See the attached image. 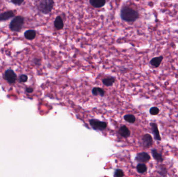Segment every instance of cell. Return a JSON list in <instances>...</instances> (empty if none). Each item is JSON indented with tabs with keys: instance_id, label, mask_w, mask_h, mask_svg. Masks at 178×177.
I'll use <instances>...</instances> for the list:
<instances>
[{
	"instance_id": "1",
	"label": "cell",
	"mask_w": 178,
	"mask_h": 177,
	"mask_svg": "<svg viewBox=\"0 0 178 177\" xmlns=\"http://www.w3.org/2000/svg\"><path fill=\"white\" fill-rule=\"evenodd\" d=\"M120 17L122 20L127 22H134L138 19L139 14L136 10L128 6H124L120 11Z\"/></svg>"
},
{
	"instance_id": "2",
	"label": "cell",
	"mask_w": 178,
	"mask_h": 177,
	"mask_svg": "<svg viewBox=\"0 0 178 177\" xmlns=\"http://www.w3.org/2000/svg\"><path fill=\"white\" fill-rule=\"evenodd\" d=\"M54 4L53 0H39L37 8L43 14H48L51 12Z\"/></svg>"
},
{
	"instance_id": "3",
	"label": "cell",
	"mask_w": 178,
	"mask_h": 177,
	"mask_svg": "<svg viewBox=\"0 0 178 177\" xmlns=\"http://www.w3.org/2000/svg\"><path fill=\"white\" fill-rule=\"evenodd\" d=\"M24 24V19L22 16H17L10 22V30L15 32H19L22 29Z\"/></svg>"
},
{
	"instance_id": "4",
	"label": "cell",
	"mask_w": 178,
	"mask_h": 177,
	"mask_svg": "<svg viewBox=\"0 0 178 177\" xmlns=\"http://www.w3.org/2000/svg\"><path fill=\"white\" fill-rule=\"evenodd\" d=\"M90 125L92 128L96 131H103L107 127V123L98 121L96 119H92L89 121Z\"/></svg>"
},
{
	"instance_id": "5",
	"label": "cell",
	"mask_w": 178,
	"mask_h": 177,
	"mask_svg": "<svg viewBox=\"0 0 178 177\" xmlns=\"http://www.w3.org/2000/svg\"><path fill=\"white\" fill-rule=\"evenodd\" d=\"M150 159V155L145 152L138 153L135 159V160L139 163H147Z\"/></svg>"
},
{
	"instance_id": "6",
	"label": "cell",
	"mask_w": 178,
	"mask_h": 177,
	"mask_svg": "<svg viewBox=\"0 0 178 177\" xmlns=\"http://www.w3.org/2000/svg\"><path fill=\"white\" fill-rule=\"evenodd\" d=\"M16 74L12 70L8 69L6 71L4 74V79L8 83H13L16 80Z\"/></svg>"
},
{
	"instance_id": "7",
	"label": "cell",
	"mask_w": 178,
	"mask_h": 177,
	"mask_svg": "<svg viewBox=\"0 0 178 177\" xmlns=\"http://www.w3.org/2000/svg\"><path fill=\"white\" fill-rule=\"evenodd\" d=\"M142 142L144 148H148L152 145L153 142L152 137L150 134L146 133L142 137Z\"/></svg>"
},
{
	"instance_id": "8",
	"label": "cell",
	"mask_w": 178,
	"mask_h": 177,
	"mask_svg": "<svg viewBox=\"0 0 178 177\" xmlns=\"http://www.w3.org/2000/svg\"><path fill=\"white\" fill-rule=\"evenodd\" d=\"M150 127L152 129L153 134L154 136V139L156 140L161 141L162 138L160 137V133L158 130V126L155 123H151L150 124Z\"/></svg>"
},
{
	"instance_id": "9",
	"label": "cell",
	"mask_w": 178,
	"mask_h": 177,
	"mask_svg": "<svg viewBox=\"0 0 178 177\" xmlns=\"http://www.w3.org/2000/svg\"><path fill=\"white\" fill-rule=\"evenodd\" d=\"M15 16L13 11H7L0 14V21L8 20Z\"/></svg>"
},
{
	"instance_id": "10",
	"label": "cell",
	"mask_w": 178,
	"mask_h": 177,
	"mask_svg": "<svg viewBox=\"0 0 178 177\" xmlns=\"http://www.w3.org/2000/svg\"><path fill=\"white\" fill-rule=\"evenodd\" d=\"M163 59V56L156 57L152 59L150 61V63L152 66L155 68H158L160 66Z\"/></svg>"
},
{
	"instance_id": "11",
	"label": "cell",
	"mask_w": 178,
	"mask_h": 177,
	"mask_svg": "<svg viewBox=\"0 0 178 177\" xmlns=\"http://www.w3.org/2000/svg\"><path fill=\"white\" fill-rule=\"evenodd\" d=\"M64 22L60 16H57L54 21V26L57 30H61L64 28Z\"/></svg>"
},
{
	"instance_id": "12",
	"label": "cell",
	"mask_w": 178,
	"mask_h": 177,
	"mask_svg": "<svg viewBox=\"0 0 178 177\" xmlns=\"http://www.w3.org/2000/svg\"><path fill=\"white\" fill-rule=\"evenodd\" d=\"M90 3L92 6L95 8H100L106 3V0H90Z\"/></svg>"
},
{
	"instance_id": "13",
	"label": "cell",
	"mask_w": 178,
	"mask_h": 177,
	"mask_svg": "<svg viewBox=\"0 0 178 177\" xmlns=\"http://www.w3.org/2000/svg\"><path fill=\"white\" fill-rule=\"evenodd\" d=\"M118 132L122 137L124 138H127L130 136V131H129L128 127L124 125L120 127Z\"/></svg>"
},
{
	"instance_id": "14",
	"label": "cell",
	"mask_w": 178,
	"mask_h": 177,
	"mask_svg": "<svg viewBox=\"0 0 178 177\" xmlns=\"http://www.w3.org/2000/svg\"><path fill=\"white\" fill-rule=\"evenodd\" d=\"M152 154L153 157L157 162L162 163L164 161V159L162 157V154H160L158 152V151L156 149L152 150Z\"/></svg>"
},
{
	"instance_id": "15",
	"label": "cell",
	"mask_w": 178,
	"mask_h": 177,
	"mask_svg": "<svg viewBox=\"0 0 178 177\" xmlns=\"http://www.w3.org/2000/svg\"><path fill=\"white\" fill-rule=\"evenodd\" d=\"M25 37L29 40H32L36 36V32L34 30L27 31L24 33Z\"/></svg>"
},
{
	"instance_id": "16",
	"label": "cell",
	"mask_w": 178,
	"mask_h": 177,
	"mask_svg": "<svg viewBox=\"0 0 178 177\" xmlns=\"http://www.w3.org/2000/svg\"><path fill=\"white\" fill-rule=\"evenodd\" d=\"M92 93V94L94 96H101L103 97L105 95V91L104 90L99 87H95L94 88H93Z\"/></svg>"
},
{
	"instance_id": "17",
	"label": "cell",
	"mask_w": 178,
	"mask_h": 177,
	"mask_svg": "<svg viewBox=\"0 0 178 177\" xmlns=\"http://www.w3.org/2000/svg\"><path fill=\"white\" fill-rule=\"evenodd\" d=\"M115 81V79L114 77H108V78L103 79L102 80V82H103L104 85L108 87L112 85V84L114 83Z\"/></svg>"
},
{
	"instance_id": "18",
	"label": "cell",
	"mask_w": 178,
	"mask_h": 177,
	"mask_svg": "<svg viewBox=\"0 0 178 177\" xmlns=\"http://www.w3.org/2000/svg\"><path fill=\"white\" fill-rule=\"evenodd\" d=\"M136 170L139 173H144L147 171V167L144 163H139L136 166Z\"/></svg>"
},
{
	"instance_id": "19",
	"label": "cell",
	"mask_w": 178,
	"mask_h": 177,
	"mask_svg": "<svg viewBox=\"0 0 178 177\" xmlns=\"http://www.w3.org/2000/svg\"><path fill=\"white\" fill-rule=\"evenodd\" d=\"M158 173L159 175L162 177H166L167 174V170L165 166L163 165H161L158 167Z\"/></svg>"
},
{
	"instance_id": "20",
	"label": "cell",
	"mask_w": 178,
	"mask_h": 177,
	"mask_svg": "<svg viewBox=\"0 0 178 177\" xmlns=\"http://www.w3.org/2000/svg\"><path fill=\"white\" fill-rule=\"evenodd\" d=\"M124 119L125 121L129 123H134L136 121V117L133 115L127 114L124 115Z\"/></svg>"
},
{
	"instance_id": "21",
	"label": "cell",
	"mask_w": 178,
	"mask_h": 177,
	"mask_svg": "<svg viewBox=\"0 0 178 177\" xmlns=\"http://www.w3.org/2000/svg\"><path fill=\"white\" fill-rule=\"evenodd\" d=\"M150 113L152 115H156L159 113V109L157 107H152L150 110Z\"/></svg>"
},
{
	"instance_id": "22",
	"label": "cell",
	"mask_w": 178,
	"mask_h": 177,
	"mask_svg": "<svg viewBox=\"0 0 178 177\" xmlns=\"http://www.w3.org/2000/svg\"><path fill=\"white\" fill-rule=\"evenodd\" d=\"M124 176V171L121 169H117L115 172L114 177H121Z\"/></svg>"
},
{
	"instance_id": "23",
	"label": "cell",
	"mask_w": 178,
	"mask_h": 177,
	"mask_svg": "<svg viewBox=\"0 0 178 177\" xmlns=\"http://www.w3.org/2000/svg\"><path fill=\"white\" fill-rule=\"evenodd\" d=\"M27 80H28V77L26 75H22L19 77V80L20 82H26Z\"/></svg>"
},
{
	"instance_id": "24",
	"label": "cell",
	"mask_w": 178,
	"mask_h": 177,
	"mask_svg": "<svg viewBox=\"0 0 178 177\" xmlns=\"http://www.w3.org/2000/svg\"><path fill=\"white\" fill-rule=\"evenodd\" d=\"M13 3L16 5H20L24 1V0H11Z\"/></svg>"
},
{
	"instance_id": "25",
	"label": "cell",
	"mask_w": 178,
	"mask_h": 177,
	"mask_svg": "<svg viewBox=\"0 0 178 177\" xmlns=\"http://www.w3.org/2000/svg\"><path fill=\"white\" fill-rule=\"evenodd\" d=\"M27 91L28 93H32L33 91V89L31 88H29L27 89Z\"/></svg>"
}]
</instances>
